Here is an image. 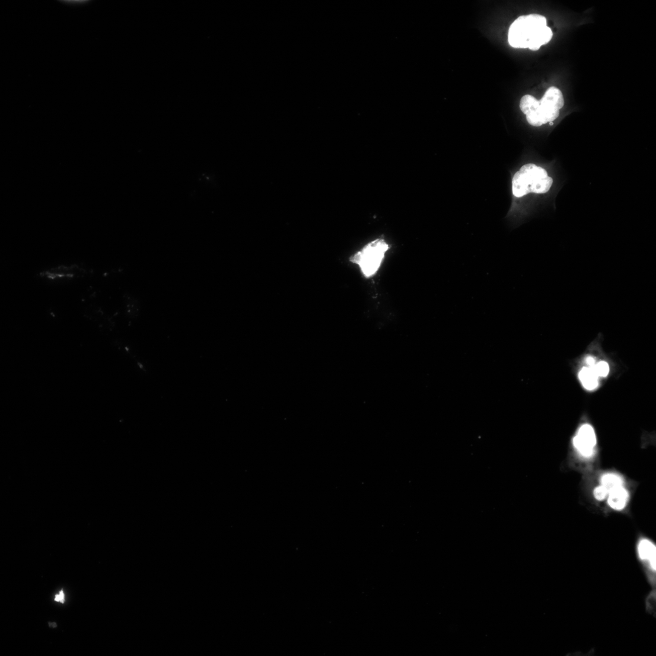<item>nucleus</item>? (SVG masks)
Here are the masks:
<instances>
[{"label": "nucleus", "mask_w": 656, "mask_h": 656, "mask_svg": "<svg viewBox=\"0 0 656 656\" xmlns=\"http://www.w3.org/2000/svg\"><path fill=\"white\" fill-rule=\"evenodd\" d=\"M601 483L602 485L604 486L609 492L612 490L623 486V480L619 475L607 474L603 475L601 478Z\"/></svg>", "instance_id": "9"}, {"label": "nucleus", "mask_w": 656, "mask_h": 656, "mask_svg": "<svg viewBox=\"0 0 656 656\" xmlns=\"http://www.w3.org/2000/svg\"><path fill=\"white\" fill-rule=\"evenodd\" d=\"M539 106V101L531 95H525L521 98L520 104V109L525 115L534 112Z\"/></svg>", "instance_id": "10"}, {"label": "nucleus", "mask_w": 656, "mask_h": 656, "mask_svg": "<svg viewBox=\"0 0 656 656\" xmlns=\"http://www.w3.org/2000/svg\"><path fill=\"white\" fill-rule=\"evenodd\" d=\"M598 376L591 367H584L579 373V378L583 386L588 390L596 389L599 385Z\"/></svg>", "instance_id": "8"}, {"label": "nucleus", "mask_w": 656, "mask_h": 656, "mask_svg": "<svg viewBox=\"0 0 656 656\" xmlns=\"http://www.w3.org/2000/svg\"><path fill=\"white\" fill-rule=\"evenodd\" d=\"M574 445L582 455L591 456L596 445V436L593 428L588 424L583 425L574 437Z\"/></svg>", "instance_id": "6"}, {"label": "nucleus", "mask_w": 656, "mask_h": 656, "mask_svg": "<svg viewBox=\"0 0 656 656\" xmlns=\"http://www.w3.org/2000/svg\"><path fill=\"white\" fill-rule=\"evenodd\" d=\"M564 105V98L560 90L551 86L539 101L537 109L526 115L527 121L533 127H540L547 122H552L558 118L559 110Z\"/></svg>", "instance_id": "3"}, {"label": "nucleus", "mask_w": 656, "mask_h": 656, "mask_svg": "<svg viewBox=\"0 0 656 656\" xmlns=\"http://www.w3.org/2000/svg\"><path fill=\"white\" fill-rule=\"evenodd\" d=\"M591 368L593 369L598 377H606L609 374V367L608 363L606 362V361H600L599 363L595 364Z\"/></svg>", "instance_id": "11"}, {"label": "nucleus", "mask_w": 656, "mask_h": 656, "mask_svg": "<svg viewBox=\"0 0 656 656\" xmlns=\"http://www.w3.org/2000/svg\"><path fill=\"white\" fill-rule=\"evenodd\" d=\"M55 600L57 602L64 603V601H65V596H64L63 591H61L59 594L55 597Z\"/></svg>", "instance_id": "13"}, {"label": "nucleus", "mask_w": 656, "mask_h": 656, "mask_svg": "<svg viewBox=\"0 0 656 656\" xmlns=\"http://www.w3.org/2000/svg\"><path fill=\"white\" fill-rule=\"evenodd\" d=\"M553 33L547 26L546 19L539 14L523 16L515 20L509 28L508 40L515 48H529L537 51L552 39Z\"/></svg>", "instance_id": "1"}, {"label": "nucleus", "mask_w": 656, "mask_h": 656, "mask_svg": "<svg viewBox=\"0 0 656 656\" xmlns=\"http://www.w3.org/2000/svg\"><path fill=\"white\" fill-rule=\"evenodd\" d=\"M638 562L642 568L649 584L655 589L656 584V546L649 539L641 538L636 547Z\"/></svg>", "instance_id": "5"}, {"label": "nucleus", "mask_w": 656, "mask_h": 656, "mask_svg": "<svg viewBox=\"0 0 656 656\" xmlns=\"http://www.w3.org/2000/svg\"><path fill=\"white\" fill-rule=\"evenodd\" d=\"M553 125V122H550V125Z\"/></svg>", "instance_id": "16"}, {"label": "nucleus", "mask_w": 656, "mask_h": 656, "mask_svg": "<svg viewBox=\"0 0 656 656\" xmlns=\"http://www.w3.org/2000/svg\"><path fill=\"white\" fill-rule=\"evenodd\" d=\"M66 2H69L70 4H81V3H85V2H86V1H66Z\"/></svg>", "instance_id": "15"}, {"label": "nucleus", "mask_w": 656, "mask_h": 656, "mask_svg": "<svg viewBox=\"0 0 656 656\" xmlns=\"http://www.w3.org/2000/svg\"><path fill=\"white\" fill-rule=\"evenodd\" d=\"M553 183L552 177L548 176L543 168L535 164L523 166L512 179V192L514 196L520 198L530 193H547Z\"/></svg>", "instance_id": "2"}, {"label": "nucleus", "mask_w": 656, "mask_h": 656, "mask_svg": "<svg viewBox=\"0 0 656 656\" xmlns=\"http://www.w3.org/2000/svg\"><path fill=\"white\" fill-rule=\"evenodd\" d=\"M628 499V492L622 486L609 492L608 503L611 508L620 510L626 506Z\"/></svg>", "instance_id": "7"}, {"label": "nucleus", "mask_w": 656, "mask_h": 656, "mask_svg": "<svg viewBox=\"0 0 656 656\" xmlns=\"http://www.w3.org/2000/svg\"><path fill=\"white\" fill-rule=\"evenodd\" d=\"M389 249V245L384 239H377L352 255L350 261L358 264L363 275L368 278L378 272L385 254Z\"/></svg>", "instance_id": "4"}, {"label": "nucleus", "mask_w": 656, "mask_h": 656, "mask_svg": "<svg viewBox=\"0 0 656 656\" xmlns=\"http://www.w3.org/2000/svg\"><path fill=\"white\" fill-rule=\"evenodd\" d=\"M609 494V492L604 486H600L595 489L594 491V497L599 501L605 500Z\"/></svg>", "instance_id": "12"}, {"label": "nucleus", "mask_w": 656, "mask_h": 656, "mask_svg": "<svg viewBox=\"0 0 656 656\" xmlns=\"http://www.w3.org/2000/svg\"><path fill=\"white\" fill-rule=\"evenodd\" d=\"M586 361H587L588 365L590 367L593 366L594 364H596L594 358L592 357H588L586 358Z\"/></svg>", "instance_id": "14"}]
</instances>
